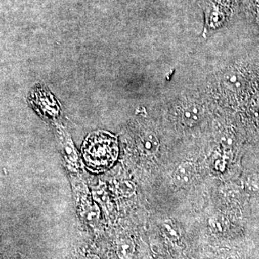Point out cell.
I'll list each match as a JSON object with an SVG mask.
<instances>
[{
	"label": "cell",
	"mask_w": 259,
	"mask_h": 259,
	"mask_svg": "<svg viewBox=\"0 0 259 259\" xmlns=\"http://www.w3.org/2000/svg\"><path fill=\"white\" fill-rule=\"evenodd\" d=\"M83 157L90 171L99 173L106 171L115 163L118 156L117 140L109 133L98 131L85 140Z\"/></svg>",
	"instance_id": "obj_1"
},
{
	"label": "cell",
	"mask_w": 259,
	"mask_h": 259,
	"mask_svg": "<svg viewBox=\"0 0 259 259\" xmlns=\"http://www.w3.org/2000/svg\"><path fill=\"white\" fill-rule=\"evenodd\" d=\"M194 173L195 167L192 162H182L174 172L172 177L174 184L180 188L187 187L193 180Z\"/></svg>",
	"instance_id": "obj_2"
},
{
	"label": "cell",
	"mask_w": 259,
	"mask_h": 259,
	"mask_svg": "<svg viewBox=\"0 0 259 259\" xmlns=\"http://www.w3.org/2000/svg\"><path fill=\"white\" fill-rule=\"evenodd\" d=\"M159 141L153 133L145 134L140 139L139 148L143 153L148 156H153L157 152L159 148Z\"/></svg>",
	"instance_id": "obj_3"
},
{
	"label": "cell",
	"mask_w": 259,
	"mask_h": 259,
	"mask_svg": "<svg viewBox=\"0 0 259 259\" xmlns=\"http://www.w3.org/2000/svg\"><path fill=\"white\" fill-rule=\"evenodd\" d=\"M202 111L197 105H190L184 107L182 110L181 117L182 122L185 125L192 127L198 123L202 118Z\"/></svg>",
	"instance_id": "obj_4"
},
{
	"label": "cell",
	"mask_w": 259,
	"mask_h": 259,
	"mask_svg": "<svg viewBox=\"0 0 259 259\" xmlns=\"http://www.w3.org/2000/svg\"><path fill=\"white\" fill-rule=\"evenodd\" d=\"M135 244L131 238H122L117 244V254L120 259H131L134 255Z\"/></svg>",
	"instance_id": "obj_5"
},
{
	"label": "cell",
	"mask_w": 259,
	"mask_h": 259,
	"mask_svg": "<svg viewBox=\"0 0 259 259\" xmlns=\"http://www.w3.org/2000/svg\"><path fill=\"white\" fill-rule=\"evenodd\" d=\"M162 233L166 238L171 241H177L180 238V234L177 231V227L171 219H166L161 225Z\"/></svg>",
	"instance_id": "obj_6"
},
{
	"label": "cell",
	"mask_w": 259,
	"mask_h": 259,
	"mask_svg": "<svg viewBox=\"0 0 259 259\" xmlns=\"http://www.w3.org/2000/svg\"><path fill=\"white\" fill-rule=\"evenodd\" d=\"M119 190L121 193L126 197L133 195L136 192V185L131 181H125L121 182L118 186Z\"/></svg>",
	"instance_id": "obj_7"
},
{
	"label": "cell",
	"mask_w": 259,
	"mask_h": 259,
	"mask_svg": "<svg viewBox=\"0 0 259 259\" xmlns=\"http://www.w3.org/2000/svg\"><path fill=\"white\" fill-rule=\"evenodd\" d=\"M209 225L212 228L213 231L216 233H221L223 231L224 228V223L222 218L218 217V216H214L209 218Z\"/></svg>",
	"instance_id": "obj_8"
},
{
	"label": "cell",
	"mask_w": 259,
	"mask_h": 259,
	"mask_svg": "<svg viewBox=\"0 0 259 259\" xmlns=\"http://www.w3.org/2000/svg\"><path fill=\"white\" fill-rule=\"evenodd\" d=\"M255 10H256V15L259 18V0H256L255 2Z\"/></svg>",
	"instance_id": "obj_9"
},
{
	"label": "cell",
	"mask_w": 259,
	"mask_h": 259,
	"mask_svg": "<svg viewBox=\"0 0 259 259\" xmlns=\"http://www.w3.org/2000/svg\"><path fill=\"white\" fill-rule=\"evenodd\" d=\"M86 259H100L99 258L98 256H97V255H88V257H87Z\"/></svg>",
	"instance_id": "obj_10"
},
{
	"label": "cell",
	"mask_w": 259,
	"mask_h": 259,
	"mask_svg": "<svg viewBox=\"0 0 259 259\" xmlns=\"http://www.w3.org/2000/svg\"><path fill=\"white\" fill-rule=\"evenodd\" d=\"M141 259H153L152 257L149 256V255H146V256L143 257Z\"/></svg>",
	"instance_id": "obj_11"
}]
</instances>
